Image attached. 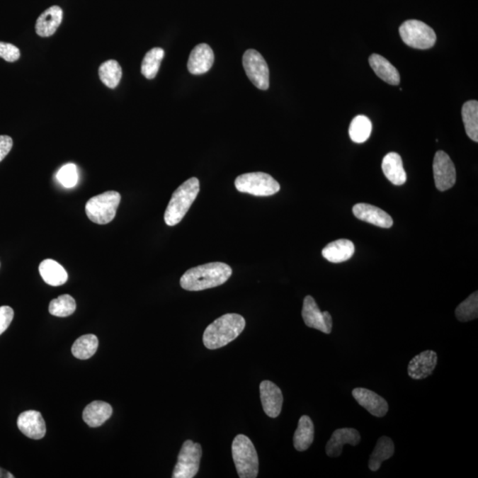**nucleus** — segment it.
I'll return each instance as SVG.
<instances>
[{
	"instance_id": "1",
	"label": "nucleus",
	"mask_w": 478,
	"mask_h": 478,
	"mask_svg": "<svg viewBox=\"0 0 478 478\" xmlns=\"http://www.w3.org/2000/svg\"><path fill=\"white\" fill-rule=\"evenodd\" d=\"M232 275V269L223 262H211L189 269L180 279L183 289L190 292H198L215 288L228 281Z\"/></svg>"
},
{
	"instance_id": "2",
	"label": "nucleus",
	"mask_w": 478,
	"mask_h": 478,
	"mask_svg": "<svg viewBox=\"0 0 478 478\" xmlns=\"http://www.w3.org/2000/svg\"><path fill=\"white\" fill-rule=\"evenodd\" d=\"M246 327V320L239 314H226L216 319L205 329L204 346L215 350L235 340Z\"/></svg>"
},
{
	"instance_id": "3",
	"label": "nucleus",
	"mask_w": 478,
	"mask_h": 478,
	"mask_svg": "<svg viewBox=\"0 0 478 478\" xmlns=\"http://www.w3.org/2000/svg\"><path fill=\"white\" fill-rule=\"evenodd\" d=\"M200 188V181L197 177H191L173 191L165 211L164 221L166 225L175 226L182 221L196 200Z\"/></svg>"
},
{
	"instance_id": "4",
	"label": "nucleus",
	"mask_w": 478,
	"mask_h": 478,
	"mask_svg": "<svg viewBox=\"0 0 478 478\" xmlns=\"http://www.w3.org/2000/svg\"><path fill=\"white\" fill-rule=\"evenodd\" d=\"M232 457L240 478H255L258 474V458L253 443L246 435H237L232 446Z\"/></svg>"
},
{
	"instance_id": "5",
	"label": "nucleus",
	"mask_w": 478,
	"mask_h": 478,
	"mask_svg": "<svg viewBox=\"0 0 478 478\" xmlns=\"http://www.w3.org/2000/svg\"><path fill=\"white\" fill-rule=\"evenodd\" d=\"M120 194L115 190L92 197L85 205L88 218L97 224H108L115 217L117 208L120 202Z\"/></svg>"
},
{
	"instance_id": "6",
	"label": "nucleus",
	"mask_w": 478,
	"mask_h": 478,
	"mask_svg": "<svg viewBox=\"0 0 478 478\" xmlns=\"http://www.w3.org/2000/svg\"><path fill=\"white\" fill-rule=\"evenodd\" d=\"M236 189L239 193L257 197H268L278 193L280 184L271 175L263 172L243 173L235 180Z\"/></svg>"
},
{
	"instance_id": "7",
	"label": "nucleus",
	"mask_w": 478,
	"mask_h": 478,
	"mask_svg": "<svg viewBox=\"0 0 478 478\" xmlns=\"http://www.w3.org/2000/svg\"><path fill=\"white\" fill-rule=\"evenodd\" d=\"M399 34L406 45L414 49H430L437 41V35L423 21L409 20L399 27Z\"/></svg>"
},
{
	"instance_id": "8",
	"label": "nucleus",
	"mask_w": 478,
	"mask_h": 478,
	"mask_svg": "<svg viewBox=\"0 0 478 478\" xmlns=\"http://www.w3.org/2000/svg\"><path fill=\"white\" fill-rule=\"evenodd\" d=\"M202 456V448L198 443L186 440L180 450L173 478H193L196 476Z\"/></svg>"
},
{
	"instance_id": "9",
	"label": "nucleus",
	"mask_w": 478,
	"mask_h": 478,
	"mask_svg": "<svg viewBox=\"0 0 478 478\" xmlns=\"http://www.w3.org/2000/svg\"><path fill=\"white\" fill-rule=\"evenodd\" d=\"M243 66L251 83L260 90L269 87V70L263 56L256 50H247L243 56Z\"/></svg>"
},
{
	"instance_id": "10",
	"label": "nucleus",
	"mask_w": 478,
	"mask_h": 478,
	"mask_svg": "<svg viewBox=\"0 0 478 478\" xmlns=\"http://www.w3.org/2000/svg\"><path fill=\"white\" fill-rule=\"evenodd\" d=\"M433 173L436 187L440 191H445L455 186L456 182L455 166L446 152H436L433 161Z\"/></svg>"
},
{
	"instance_id": "11",
	"label": "nucleus",
	"mask_w": 478,
	"mask_h": 478,
	"mask_svg": "<svg viewBox=\"0 0 478 478\" xmlns=\"http://www.w3.org/2000/svg\"><path fill=\"white\" fill-rule=\"evenodd\" d=\"M302 317L307 327L318 329L325 334L332 331V317L328 311L321 312L312 296L304 299Z\"/></svg>"
},
{
	"instance_id": "12",
	"label": "nucleus",
	"mask_w": 478,
	"mask_h": 478,
	"mask_svg": "<svg viewBox=\"0 0 478 478\" xmlns=\"http://www.w3.org/2000/svg\"><path fill=\"white\" fill-rule=\"evenodd\" d=\"M260 393L265 414L271 418L278 417L281 413L283 402L281 389L274 382L265 380L261 382Z\"/></svg>"
},
{
	"instance_id": "13",
	"label": "nucleus",
	"mask_w": 478,
	"mask_h": 478,
	"mask_svg": "<svg viewBox=\"0 0 478 478\" xmlns=\"http://www.w3.org/2000/svg\"><path fill=\"white\" fill-rule=\"evenodd\" d=\"M352 393L354 399L359 403L360 406L368 411V413H370L372 416L384 417L387 414L388 403L377 393L365 388L353 389Z\"/></svg>"
},
{
	"instance_id": "14",
	"label": "nucleus",
	"mask_w": 478,
	"mask_h": 478,
	"mask_svg": "<svg viewBox=\"0 0 478 478\" xmlns=\"http://www.w3.org/2000/svg\"><path fill=\"white\" fill-rule=\"evenodd\" d=\"M17 426L21 433L31 439H41L46 433L44 418L38 411L28 410L21 413L18 417Z\"/></svg>"
},
{
	"instance_id": "15",
	"label": "nucleus",
	"mask_w": 478,
	"mask_h": 478,
	"mask_svg": "<svg viewBox=\"0 0 478 478\" xmlns=\"http://www.w3.org/2000/svg\"><path fill=\"white\" fill-rule=\"evenodd\" d=\"M438 364V354L432 350L423 351L409 361L407 372L412 379L421 380L433 373Z\"/></svg>"
},
{
	"instance_id": "16",
	"label": "nucleus",
	"mask_w": 478,
	"mask_h": 478,
	"mask_svg": "<svg viewBox=\"0 0 478 478\" xmlns=\"http://www.w3.org/2000/svg\"><path fill=\"white\" fill-rule=\"evenodd\" d=\"M360 439L359 431L355 428H338L333 432L331 439L326 445V453L332 458L341 455L343 445L349 444L355 446L360 444Z\"/></svg>"
},
{
	"instance_id": "17",
	"label": "nucleus",
	"mask_w": 478,
	"mask_h": 478,
	"mask_svg": "<svg viewBox=\"0 0 478 478\" xmlns=\"http://www.w3.org/2000/svg\"><path fill=\"white\" fill-rule=\"evenodd\" d=\"M353 215L356 218L380 228H391L393 224L392 218L382 209L366 203H359L353 207Z\"/></svg>"
},
{
	"instance_id": "18",
	"label": "nucleus",
	"mask_w": 478,
	"mask_h": 478,
	"mask_svg": "<svg viewBox=\"0 0 478 478\" xmlns=\"http://www.w3.org/2000/svg\"><path fill=\"white\" fill-rule=\"evenodd\" d=\"M215 55L207 44H200L191 51L188 60V70L193 74H202L211 69L214 64Z\"/></svg>"
},
{
	"instance_id": "19",
	"label": "nucleus",
	"mask_w": 478,
	"mask_h": 478,
	"mask_svg": "<svg viewBox=\"0 0 478 478\" xmlns=\"http://www.w3.org/2000/svg\"><path fill=\"white\" fill-rule=\"evenodd\" d=\"M63 11L58 6L46 9L35 23V32L41 38H49L55 33L62 24Z\"/></svg>"
},
{
	"instance_id": "20",
	"label": "nucleus",
	"mask_w": 478,
	"mask_h": 478,
	"mask_svg": "<svg viewBox=\"0 0 478 478\" xmlns=\"http://www.w3.org/2000/svg\"><path fill=\"white\" fill-rule=\"evenodd\" d=\"M382 169L386 178L394 186L406 183V173L404 169L402 159L397 152H389L382 161Z\"/></svg>"
},
{
	"instance_id": "21",
	"label": "nucleus",
	"mask_w": 478,
	"mask_h": 478,
	"mask_svg": "<svg viewBox=\"0 0 478 478\" xmlns=\"http://www.w3.org/2000/svg\"><path fill=\"white\" fill-rule=\"evenodd\" d=\"M355 247L352 241L348 239H338L329 243L324 248L321 254L326 260L333 263H340L348 261L353 257Z\"/></svg>"
},
{
	"instance_id": "22",
	"label": "nucleus",
	"mask_w": 478,
	"mask_h": 478,
	"mask_svg": "<svg viewBox=\"0 0 478 478\" xmlns=\"http://www.w3.org/2000/svg\"><path fill=\"white\" fill-rule=\"evenodd\" d=\"M112 406L104 402H93L85 407L83 418L85 423L91 428L101 426L111 417Z\"/></svg>"
},
{
	"instance_id": "23",
	"label": "nucleus",
	"mask_w": 478,
	"mask_h": 478,
	"mask_svg": "<svg viewBox=\"0 0 478 478\" xmlns=\"http://www.w3.org/2000/svg\"><path fill=\"white\" fill-rule=\"evenodd\" d=\"M39 273L41 278L49 285L60 286L69 279L66 269L56 261L46 258L39 265Z\"/></svg>"
},
{
	"instance_id": "24",
	"label": "nucleus",
	"mask_w": 478,
	"mask_h": 478,
	"mask_svg": "<svg viewBox=\"0 0 478 478\" xmlns=\"http://www.w3.org/2000/svg\"><path fill=\"white\" fill-rule=\"evenodd\" d=\"M370 64L372 69L378 77L385 83L392 85H398L400 81L399 71L389 60L384 57L374 53L370 57Z\"/></svg>"
},
{
	"instance_id": "25",
	"label": "nucleus",
	"mask_w": 478,
	"mask_h": 478,
	"mask_svg": "<svg viewBox=\"0 0 478 478\" xmlns=\"http://www.w3.org/2000/svg\"><path fill=\"white\" fill-rule=\"evenodd\" d=\"M314 427L313 421L309 416H301L295 433H294V448L297 451H306L314 442Z\"/></svg>"
},
{
	"instance_id": "26",
	"label": "nucleus",
	"mask_w": 478,
	"mask_h": 478,
	"mask_svg": "<svg viewBox=\"0 0 478 478\" xmlns=\"http://www.w3.org/2000/svg\"><path fill=\"white\" fill-rule=\"evenodd\" d=\"M394 443H393L392 438L382 436L378 439L374 451L371 453L370 462H368L370 470L377 471L380 469L382 463L391 458L394 453Z\"/></svg>"
},
{
	"instance_id": "27",
	"label": "nucleus",
	"mask_w": 478,
	"mask_h": 478,
	"mask_svg": "<svg viewBox=\"0 0 478 478\" xmlns=\"http://www.w3.org/2000/svg\"><path fill=\"white\" fill-rule=\"evenodd\" d=\"M464 127L467 137L478 142V102L470 101L465 103L462 110Z\"/></svg>"
},
{
	"instance_id": "28",
	"label": "nucleus",
	"mask_w": 478,
	"mask_h": 478,
	"mask_svg": "<svg viewBox=\"0 0 478 478\" xmlns=\"http://www.w3.org/2000/svg\"><path fill=\"white\" fill-rule=\"evenodd\" d=\"M98 340L93 334L80 336L72 346L73 355L79 360H88L97 352Z\"/></svg>"
},
{
	"instance_id": "29",
	"label": "nucleus",
	"mask_w": 478,
	"mask_h": 478,
	"mask_svg": "<svg viewBox=\"0 0 478 478\" xmlns=\"http://www.w3.org/2000/svg\"><path fill=\"white\" fill-rule=\"evenodd\" d=\"M98 76L102 83L106 86L115 89L122 79V67L115 59L106 60L99 67Z\"/></svg>"
},
{
	"instance_id": "30",
	"label": "nucleus",
	"mask_w": 478,
	"mask_h": 478,
	"mask_svg": "<svg viewBox=\"0 0 478 478\" xmlns=\"http://www.w3.org/2000/svg\"><path fill=\"white\" fill-rule=\"evenodd\" d=\"M164 55V50L159 47L152 48L145 55L141 65V72L145 78L151 80L157 76Z\"/></svg>"
},
{
	"instance_id": "31",
	"label": "nucleus",
	"mask_w": 478,
	"mask_h": 478,
	"mask_svg": "<svg viewBox=\"0 0 478 478\" xmlns=\"http://www.w3.org/2000/svg\"><path fill=\"white\" fill-rule=\"evenodd\" d=\"M371 131L370 120L367 116L358 115L354 117L350 124L349 136L354 143L361 144L370 138Z\"/></svg>"
},
{
	"instance_id": "32",
	"label": "nucleus",
	"mask_w": 478,
	"mask_h": 478,
	"mask_svg": "<svg viewBox=\"0 0 478 478\" xmlns=\"http://www.w3.org/2000/svg\"><path fill=\"white\" fill-rule=\"evenodd\" d=\"M76 309V303L69 294L60 295L52 300L49 305L50 314L57 317H67L73 314Z\"/></svg>"
},
{
	"instance_id": "33",
	"label": "nucleus",
	"mask_w": 478,
	"mask_h": 478,
	"mask_svg": "<svg viewBox=\"0 0 478 478\" xmlns=\"http://www.w3.org/2000/svg\"><path fill=\"white\" fill-rule=\"evenodd\" d=\"M458 321L466 322L474 320L478 317V292H474L462 301L455 309Z\"/></svg>"
},
{
	"instance_id": "34",
	"label": "nucleus",
	"mask_w": 478,
	"mask_h": 478,
	"mask_svg": "<svg viewBox=\"0 0 478 478\" xmlns=\"http://www.w3.org/2000/svg\"><path fill=\"white\" fill-rule=\"evenodd\" d=\"M57 179L65 188H73L76 186L78 181V173L76 166L74 164H67L62 166L57 173Z\"/></svg>"
},
{
	"instance_id": "35",
	"label": "nucleus",
	"mask_w": 478,
	"mask_h": 478,
	"mask_svg": "<svg viewBox=\"0 0 478 478\" xmlns=\"http://www.w3.org/2000/svg\"><path fill=\"white\" fill-rule=\"evenodd\" d=\"M0 57L7 62H14L20 59L21 52L16 45L0 42Z\"/></svg>"
},
{
	"instance_id": "36",
	"label": "nucleus",
	"mask_w": 478,
	"mask_h": 478,
	"mask_svg": "<svg viewBox=\"0 0 478 478\" xmlns=\"http://www.w3.org/2000/svg\"><path fill=\"white\" fill-rule=\"evenodd\" d=\"M14 312L8 306L0 307V335L8 329L13 319Z\"/></svg>"
},
{
	"instance_id": "37",
	"label": "nucleus",
	"mask_w": 478,
	"mask_h": 478,
	"mask_svg": "<svg viewBox=\"0 0 478 478\" xmlns=\"http://www.w3.org/2000/svg\"><path fill=\"white\" fill-rule=\"evenodd\" d=\"M13 144V140L9 136H0V162L9 154Z\"/></svg>"
},
{
	"instance_id": "38",
	"label": "nucleus",
	"mask_w": 478,
	"mask_h": 478,
	"mask_svg": "<svg viewBox=\"0 0 478 478\" xmlns=\"http://www.w3.org/2000/svg\"><path fill=\"white\" fill-rule=\"evenodd\" d=\"M13 477H14L13 476V474L8 472V471L2 469V467H0V478H13Z\"/></svg>"
}]
</instances>
